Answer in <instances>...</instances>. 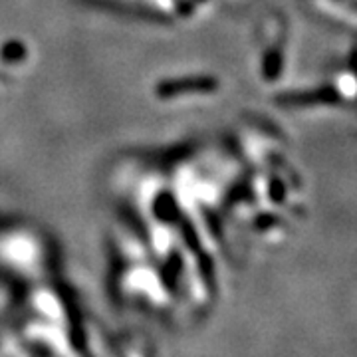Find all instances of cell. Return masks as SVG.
I'll list each match as a JSON object with an SVG mask.
<instances>
[{"label":"cell","mask_w":357,"mask_h":357,"mask_svg":"<svg viewBox=\"0 0 357 357\" xmlns=\"http://www.w3.org/2000/svg\"><path fill=\"white\" fill-rule=\"evenodd\" d=\"M215 89V84L208 77H199V79H183V82H169L161 89H157V93H161L163 98L167 96H183V93H204Z\"/></svg>","instance_id":"cell-1"}]
</instances>
